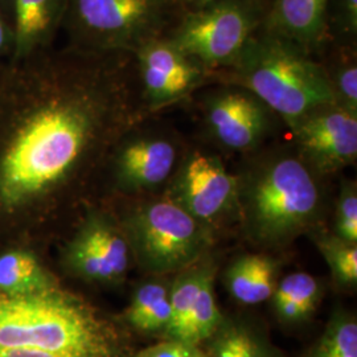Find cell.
I'll list each match as a JSON object with an SVG mask.
<instances>
[{"label":"cell","mask_w":357,"mask_h":357,"mask_svg":"<svg viewBox=\"0 0 357 357\" xmlns=\"http://www.w3.org/2000/svg\"><path fill=\"white\" fill-rule=\"evenodd\" d=\"M131 248L125 231L103 217H91L66 250L72 270L91 281L122 280L131 262Z\"/></svg>","instance_id":"12"},{"label":"cell","mask_w":357,"mask_h":357,"mask_svg":"<svg viewBox=\"0 0 357 357\" xmlns=\"http://www.w3.org/2000/svg\"><path fill=\"white\" fill-rule=\"evenodd\" d=\"M110 101L97 90L77 88L38 107L1 158L0 199L20 204L69 178L110 122Z\"/></svg>","instance_id":"1"},{"label":"cell","mask_w":357,"mask_h":357,"mask_svg":"<svg viewBox=\"0 0 357 357\" xmlns=\"http://www.w3.org/2000/svg\"><path fill=\"white\" fill-rule=\"evenodd\" d=\"M215 275L216 264L215 259L211 257L197 287V291L195 294L181 342L196 345L206 342L224 319L220 308L217 306Z\"/></svg>","instance_id":"21"},{"label":"cell","mask_w":357,"mask_h":357,"mask_svg":"<svg viewBox=\"0 0 357 357\" xmlns=\"http://www.w3.org/2000/svg\"><path fill=\"white\" fill-rule=\"evenodd\" d=\"M114 344V333L94 310L59 287L0 293V345L112 357Z\"/></svg>","instance_id":"4"},{"label":"cell","mask_w":357,"mask_h":357,"mask_svg":"<svg viewBox=\"0 0 357 357\" xmlns=\"http://www.w3.org/2000/svg\"><path fill=\"white\" fill-rule=\"evenodd\" d=\"M333 234L348 243H357V187L352 180H345L340 187Z\"/></svg>","instance_id":"25"},{"label":"cell","mask_w":357,"mask_h":357,"mask_svg":"<svg viewBox=\"0 0 357 357\" xmlns=\"http://www.w3.org/2000/svg\"><path fill=\"white\" fill-rule=\"evenodd\" d=\"M331 28L348 41L356 40L357 0H330L328 35Z\"/></svg>","instance_id":"26"},{"label":"cell","mask_w":357,"mask_h":357,"mask_svg":"<svg viewBox=\"0 0 357 357\" xmlns=\"http://www.w3.org/2000/svg\"><path fill=\"white\" fill-rule=\"evenodd\" d=\"M228 69L231 85L252 91L289 128L335 103L326 68L311 53L262 26Z\"/></svg>","instance_id":"3"},{"label":"cell","mask_w":357,"mask_h":357,"mask_svg":"<svg viewBox=\"0 0 357 357\" xmlns=\"http://www.w3.org/2000/svg\"><path fill=\"white\" fill-rule=\"evenodd\" d=\"M211 137L231 151H252L268 138L278 118L249 90L231 85L205 100Z\"/></svg>","instance_id":"10"},{"label":"cell","mask_w":357,"mask_h":357,"mask_svg":"<svg viewBox=\"0 0 357 357\" xmlns=\"http://www.w3.org/2000/svg\"><path fill=\"white\" fill-rule=\"evenodd\" d=\"M330 0H268L262 28L303 51H318L328 38Z\"/></svg>","instance_id":"14"},{"label":"cell","mask_w":357,"mask_h":357,"mask_svg":"<svg viewBox=\"0 0 357 357\" xmlns=\"http://www.w3.org/2000/svg\"><path fill=\"white\" fill-rule=\"evenodd\" d=\"M135 53L143 98L150 112L183 100L211 73L168 38H151L139 45Z\"/></svg>","instance_id":"11"},{"label":"cell","mask_w":357,"mask_h":357,"mask_svg":"<svg viewBox=\"0 0 357 357\" xmlns=\"http://www.w3.org/2000/svg\"><path fill=\"white\" fill-rule=\"evenodd\" d=\"M119 184L128 192H155L165 187L178 165V143L156 131L128 139L116 156Z\"/></svg>","instance_id":"13"},{"label":"cell","mask_w":357,"mask_h":357,"mask_svg":"<svg viewBox=\"0 0 357 357\" xmlns=\"http://www.w3.org/2000/svg\"><path fill=\"white\" fill-rule=\"evenodd\" d=\"M57 287L38 258L24 250L0 255V293L29 294Z\"/></svg>","instance_id":"20"},{"label":"cell","mask_w":357,"mask_h":357,"mask_svg":"<svg viewBox=\"0 0 357 357\" xmlns=\"http://www.w3.org/2000/svg\"><path fill=\"white\" fill-rule=\"evenodd\" d=\"M15 38L19 52L47 38L68 8V0H15Z\"/></svg>","instance_id":"17"},{"label":"cell","mask_w":357,"mask_h":357,"mask_svg":"<svg viewBox=\"0 0 357 357\" xmlns=\"http://www.w3.org/2000/svg\"><path fill=\"white\" fill-rule=\"evenodd\" d=\"M174 6L172 0H68L84 35L102 45L134 51L160 36Z\"/></svg>","instance_id":"7"},{"label":"cell","mask_w":357,"mask_h":357,"mask_svg":"<svg viewBox=\"0 0 357 357\" xmlns=\"http://www.w3.org/2000/svg\"><path fill=\"white\" fill-rule=\"evenodd\" d=\"M321 298L318 280L307 273L286 275L271 296L273 307L280 319L286 323H298L314 314Z\"/></svg>","instance_id":"19"},{"label":"cell","mask_w":357,"mask_h":357,"mask_svg":"<svg viewBox=\"0 0 357 357\" xmlns=\"http://www.w3.org/2000/svg\"><path fill=\"white\" fill-rule=\"evenodd\" d=\"M208 357H286L246 321L222 319L206 340Z\"/></svg>","instance_id":"16"},{"label":"cell","mask_w":357,"mask_h":357,"mask_svg":"<svg viewBox=\"0 0 357 357\" xmlns=\"http://www.w3.org/2000/svg\"><path fill=\"white\" fill-rule=\"evenodd\" d=\"M134 357H208V355L199 345L167 339L162 343L142 349Z\"/></svg>","instance_id":"27"},{"label":"cell","mask_w":357,"mask_h":357,"mask_svg":"<svg viewBox=\"0 0 357 357\" xmlns=\"http://www.w3.org/2000/svg\"><path fill=\"white\" fill-rule=\"evenodd\" d=\"M326 68V66H324ZM335 103L357 113V65L355 57L339 60L331 70L327 69Z\"/></svg>","instance_id":"24"},{"label":"cell","mask_w":357,"mask_h":357,"mask_svg":"<svg viewBox=\"0 0 357 357\" xmlns=\"http://www.w3.org/2000/svg\"><path fill=\"white\" fill-rule=\"evenodd\" d=\"M311 237L331 270L335 281L343 287L356 286L357 243L344 241L333 233L314 231Z\"/></svg>","instance_id":"22"},{"label":"cell","mask_w":357,"mask_h":357,"mask_svg":"<svg viewBox=\"0 0 357 357\" xmlns=\"http://www.w3.org/2000/svg\"><path fill=\"white\" fill-rule=\"evenodd\" d=\"M131 253L153 275L178 274L209 253L213 230L165 195L137 205L125 227Z\"/></svg>","instance_id":"5"},{"label":"cell","mask_w":357,"mask_h":357,"mask_svg":"<svg viewBox=\"0 0 357 357\" xmlns=\"http://www.w3.org/2000/svg\"><path fill=\"white\" fill-rule=\"evenodd\" d=\"M277 261L268 255L255 253L236 258L225 273L230 295L246 306L271 299L277 287Z\"/></svg>","instance_id":"15"},{"label":"cell","mask_w":357,"mask_h":357,"mask_svg":"<svg viewBox=\"0 0 357 357\" xmlns=\"http://www.w3.org/2000/svg\"><path fill=\"white\" fill-rule=\"evenodd\" d=\"M4 1H13H13H15V0H4Z\"/></svg>","instance_id":"31"},{"label":"cell","mask_w":357,"mask_h":357,"mask_svg":"<svg viewBox=\"0 0 357 357\" xmlns=\"http://www.w3.org/2000/svg\"><path fill=\"white\" fill-rule=\"evenodd\" d=\"M169 287L165 282L149 281L138 287L125 318L137 331L163 333L166 336L171 323Z\"/></svg>","instance_id":"18"},{"label":"cell","mask_w":357,"mask_h":357,"mask_svg":"<svg viewBox=\"0 0 357 357\" xmlns=\"http://www.w3.org/2000/svg\"><path fill=\"white\" fill-rule=\"evenodd\" d=\"M4 43H6V24H4L3 16L0 13V50L3 48Z\"/></svg>","instance_id":"30"},{"label":"cell","mask_w":357,"mask_h":357,"mask_svg":"<svg viewBox=\"0 0 357 357\" xmlns=\"http://www.w3.org/2000/svg\"><path fill=\"white\" fill-rule=\"evenodd\" d=\"M175 6H180L184 8V11H190V10H195L199 7H203L205 4L215 1V0H172Z\"/></svg>","instance_id":"29"},{"label":"cell","mask_w":357,"mask_h":357,"mask_svg":"<svg viewBox=\"0 0 357 357\" xmlns=\"http://www.w3.org/2000/svg\"><path fill=\"white\" fill-rule=\"evenodd\" d=\"M166 187V197L212 230L238 213V176L216 155L192 150L178 162Z\"/></svg>","instance_id":"8"},{"label":"cell","mask_w":357,"mask_h":357,"mask_svg":"<svg viewBox=\"0 0 357 357\" xmlns=\"http://www.w3.org/2000/svg\"><path fill=\"white\" fill-rule=\"evenodd\" d=\"M290 130L296 153L319 176L356 160L357 113L336 103L307 114Z\"/></svg>","instance_id":"9"},{"label":"cell","mask_w":357,"mask_h":357,"mask_svg":"<svg viewBox=\"0 0 357 357\" xmlns=\"http://www.w3.org/2000/svg\"><path fill=\"white\" fill-rule=\"evenodd\" d=\"M310 357H357V323L344 311L333 314Z\"/></svg>","instance_id":"23"},{"label":"cell","mask_w":357,"mask_h":357,"mask_svg":"<svg viewBox=\"0 0 357 357\" xmlns=\"http://www.w3.org/2000/svg\"><path fill=\"white\" fill-rule=\"evenodd\" d=\"M264 0H215L184 11L169 40L212 72L230 68L262 26Z\"/></svg>","instance_id":"6"},{"label":"cell","mask_w":357,"mask_h":357,"mask_svg":"<svg viewBox=\"0 0 357 357\" xmlns=\"http://www.w3.org/2000/svg\"><path fill=\"white\" fill-rule=\"evenodd\" d=\"M0 357H96L73 355V354H61V352H51L36 348H26V347H4L0 345Z\"/></svg>","instance_id":"28"},{"label":"cell","mask_w":357,"mask_h":357,"mask_svg":"<svg viewBox=\"0 0 357 357\" xmlns=\"http://www.w3.org/2000/svg\"><path fill=\"white\" fill-rule=\"evenodd\" d=\"M237 176L238 216L248 238L258 246H286L319 221L320 176L295 149L262 155Z\"/></svg>","instance_id":"2"}]
</instances>
